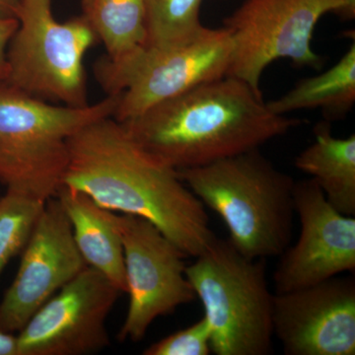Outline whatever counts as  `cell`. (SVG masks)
I'll list each match as a JSON object with an SVG mask.
<instances>
[{
	"label": "cell",
	"instance_id": "1",
	"mask_svg": "<svg viewBox=\"0 0 355 355\" xmlns=\"http://www.w3.org/2000/svg\"><path fill=\"white\" fill-rule=\"evenodd\" d=\"M69 153L62 184L110 211L147 219L189 258L216 237L205 205L177 170L144 150L113 116L72 135Z\"/></svg>",
	"mask_w": 355,
	"mask_h": 355
},
{
	"label": "cell",
	"instance_id": "2",
	"mask_svg": "<svg viewBox=\"0 0 355 355\" xmlns=\"http://www.w3.org/2000/svg\"><path fill=\"white\" fill-rule=\"evenodd\" d=\"M302 123L273 113L261 92L226 76L121 123L144 150L179 171L260 148Z\"/></svg>",
	"mask_w": 355,
	"mask_h": 355
},
{
	"label": "cell",
	"instance_id": "3",
	"mask_svg": "<svg viewBox=\"0 0 355 355\" xmlns=\"http://www.w3.org/2000/svg\"><path fill=\"white\" fill-rule=\"evenodd\" d=\"M178 173L202 205L220 216L229 241L247 258H275L291 245L295 181L260 148Z\"/></svg>",
	"mask_w": 355,
	"mask_h": 355
},
{
	"label": "cell",
	"instance_id": "4",
	"mask_svg": "<svg viewBox=\"0 0 355 355\" xmlns=\"http://www.w3.org/2000/svg\"><path fill=\"white\" fill-rule=\"evenodd\" d=\"M119 99L108 95L94 104L65 106L0 83V182L42 202L55 198L69 164V139L113 116Z\"/></svg>",
	"mask_w": 355,
	"mask_h": 355
},
{
	"label": "cell",
	"instance_id": "5",
	"mask_svg": "<svg viewBox=\"0 0 355 355\" xmlns=\"http://www.w3.org/2000/svg\"><path fill=\"white\" fill-rule=\"evenodd\" d=\"M195 259L186 275L205 308L212 354H272L273 294L266 260L247 258L218 237Z\"/></svg>",
	"mask_w": 355,
	"mask_h": 355
},
{
	"label": "cell",
	"instance_id": "6",
	"mask_svg": "<svg viewBox=\"0 0 355 355\" xmlns=\"http://www.w3.org/2000/svg\"><path fill=\"white\" fill-rule=\"evenodd\" d=\"M232 51L225 27L205 28L183 46H140L118 58H103L96 62L94 74L107 95H120L113 118L123 123L196 86L227 76Z\"/></svg>",
	"mask_w": 355,
	"mask_h": 355
},
{
	"label": "cell",
	"instance_id": "7",
	"mask_svg": "<svg viewBox=\"0 0 355 355\" xmlns=\"http://www.w3.org/2000/svg\"><path fill=\"white\" fill-rule=\"evenodd\" d=\"M53 0H22L7 48L6 83L44 101L88 105L84 57L97 35L83 14L58 22Z\"/></svg>",
	"mask_w": 355,
	"mask_h": 355
},
{
	"label": "cell",
	"instance_id": "8",
	"mask_svg": "<svg viewBox=\"0 0 355 355\" xmlns=\"http://www.w3.org/2000/svg\"><path fill=\"white\" fill-rule=\"evenodd\" d=\"M328 13L347 21L345 0H246L224 19L233 43L227 76L261 92L263 71L280 58L297 67L321 69L324 58L313 50L312 40L318 22Z\"/></svg>",
	"mask_w": 355,
	"mask_h": 355
},
{
	"label": "cell",
	"instance_id": "9",
	"mask_svg": "<svg viewBox=\"0 0 355 355\" xmlns=\"http://www.w3.org/2000/svg\"><path fill=\"white\" fill-rule=\"evenodd\" d=\"M125 257L127 317L119 340L137 343L159 317L172 314L197 295L186 275L189 258L150 221L132 214H118Z\"/></svg>",
	"mask_w": 355,
	"mask_h": 355
},
{
	"label": "cell",
	"instance_id": "10",
	"mask_svg": "<svg viewBox=\"0 0 355 355\" xmlns=\"http://www.w3.org/2000/svg\"><path fill=\"white\" fill-rule=\"evenodd\" d=\"M121 292L86 266L18 331V355H84L110 345L106 322Z\"/></svg>",
	"mask_w": 355,
	"mask_h": 355
},
{
	"label": "cell",
	"instance_id": "11",
	"mask_svg": "<svg viewBox=\"0 0 355 355\" xmlns=\"http://www.w3.org/2000/svg\"><path fill=\"white\" fill-rule=\"evenodd\" d=\"M294 209L300 221V235L295 245H289L279 256L273 275L275 293L354 272V216L336 210L312 179L295 182Z\"/></svg>",
	"mask_w": 355,
	"mask_h": 355
},
{
	"label": "cell",
	"instance_id": "12",
	"mask_svg": "<svg viewBox=\"0 0 355 355\" xmlns=\"http://www.w3.org/2000/svg\"><path fill=\"white\" fill-rule=\"evenodd\" d=\"M87 266L57 198L44 203L12 284L0 302V330L19 331L53 295Z\"/></svg>",
	"mask_w": 355,
	"mask_h": 355
},
{
	"label": "cell",
	"instance_id": "13",
	"mask_svg": "<svg viewBox=\"0 0 355 355\" xmlns=\"http://www.w3.org/2000/svg\"><path fill=\"white\" fill-rule=\"evenodd\" d=\"M272 324L286 355H354V277L273 294Z\"/></svg>",
	"mask_w": 355,
	"mask_h": 355
},
{
	"label": "cell",
	"instance_id": "14",
	"mask_svg": "<svg viewBox=\"0 0 355 355\" xmlns=\"http://www.w3.org/2000/svg\"><path fill=\"white\" fill-rule=\"evenodd\" d=\"M71 224L74 241L87 266L127 293L125 257L118 214L100 207L83 191L62 184L57 196Z\"/></svg>",
	"mask_w": 355,
	"mask_h": 355
},
{
	"label": "cell",
	"instance_id": "15",
	"mask_svg": "<svg viewBox=\"0 0 355 355\" xmlns=\"http://www.w3.org/2000/svg\"><path fill=\"white\" fill-rule=\"evenodd\" d=\"M315 140L295 158L296 168L309 175L327 200L345 216H355V135L336 137L330 121L318 123Z\"/></svg>",
	"mask_w": 355,
	"mask_h": 355
},
{
	"label": "cell",
	"instance_id": "16",
	"mask_svg": "<svg viewBox=\"0 0 355 355\" xmlns=\"http://www.w3.org/2000/svg\"><path fill=\"white\" fill-rule=\"evenodd\" d=\"M335 65L317 76L301 79L286 94L266 103L277 114L320 109L327 121L340 120L355 102V43Z\"/></svg>",
	"mask_w": 355,
	"mask_h": 355
},
{
	"label": "cell",
	"instance_id": "17",
	"mask_svg": "<svg viewBox=\"0 0 355 355\" xmlns=\"http://www.w3.org/2000/svg\"><path fill=\"white\" fill-rule=\"evenodd\" d=\"M81 7L107 57L118 58L146 44L144 0H83Z\"/></svg>",
	"mask_w": 355,
	"mask_h": 355
},
{
	"label": "cell",
	"instance_id": "18",
	"mask_svg": "<svg viewBox=\"0 0 355 355\" xmlns=\"http://www.w3.org/2000/svg\"><path fill=\"white\" fill-rule=\"evenodd\" d=\"M203 0H144L146 41L144 46L170 49L197 39L205 31L200 22Z\"/></svg>",
	"mask_w": 355,
	"mask_h": 355
},
{
	"label": "cell",
	"instance_id": "19",
	"mask_svg": "<svg viewBox=\"0 0 355 355\" xmlns=\"http://www.w3.org/2000/svg\"><path fill=\"white\" fill-rule=\"evenodd\" d=\"M44 203L11 190L0 198V275L9 261L24 250Z\"/></svg>",
	"mask_w": 355,
	"mask_h": 355
},
{
	"label": "cell",
	"instance_id": "20",
	"mask_svg": "<svg viewBox=\"0 0 355 355\" xmlns=\"http://www.w3.org/2000/svg\"><path fill=\"white\" fill-rule=\"evenodd\" d=\"M212 354L211 331L205 316L195 324L153 343L144 355H209Z\"/></svg>",
	"mask_w": 355,
	"mask_h": 355
},
{
	"label": "cell",
	"instance_id": "21",
	"mask_svg": "<svg viewBox=\"0 0 355 355\" xmlns=\"http://www.w3.org/2000/svg\"><path fill=\"white\" fill-rule=\"evenodd\" d=\"M17 27V19L0 20V83H6L8 77L7 48Z\"/></svg>",
	"mask_w": 355,
	"mask_h": 355
},
{
	"label": "cell",
	"instance_id": "22",
	"mask_svg": "<svg viewBox=\"0 0 355 355\" xmlns=\"http://www.w3.org/2000/svg\"><path fill=\"white\" fill-rule=\"evenodd\" d=\"M0 355H18L17 336L0 330Z\"/></svg>",
	"mask_w": 355,
	"mask_h": 355
},
{
	"label": "cell",
	"instance_id": "23",
	"mask_svg": "<svg viewBox=\"0 0 355 355\" xmlns=\"http://www.w3.org/2000/svg\"><path fill=\"white\" fill-rule=\"evenodd\" d=\"M22 0H0V20L17 19Z\"/></svg>",
	"mask_w": 355,
	"mask_h": 355
}]
</instances>
